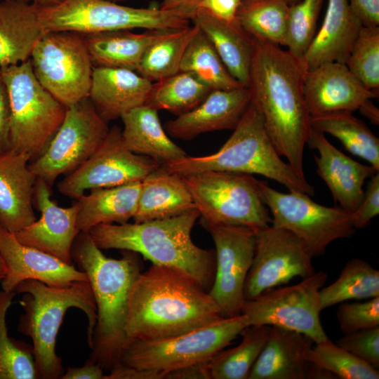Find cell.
Returning <instances> with one entry per match:
<instances>
[{
    "label": "cell",
    "mask_w": 379,
    "mask_h": 379,
    "mask_svg": "<svg viewBox=\"0 0 379 379\" xmlns=\"http://www.w3.org/2000/svg\"><path fill=\"white\" fill-rule=\"evenodd\" d=\"M303 93L311 116L359 110L378 93L366 88L345 64L326 62L306 70Z\"/></svg>",
    "instance_id": "cell-20"
},
{
    "label": "cell",
    "mask_w": 379,
    "mask_h": 379,
    "mask_svg": "<svg viewBox=\"0 0 379 379\" xmlns=\"http://www.w3.org/2000/svg\"><path fill=\"white\" fill-rule=\"evenodd\" d=\"M215 246V274L208 293L222 317L240 315L244 286L255 248V230L241 226L210 225Z\"/></svg>",
    "instance_id": "cell-17"
},
{
    "label": "cell",
    "mask_w": 379,
    "mask_h": 379,
    "mask_svg": "<svg viewBox=\"0 0 379 379\" xmlns=\"http://www.w3.org/2000/svg\"><path fill=\"white\" fill-rule=\"evenodd\" d=\"M379 213V173L371 176L362 201L351 213L354 229L366 227Z\"/></svg>",
    "instance_id": "cell-46"
},
{
    "label": "cell",
    "mask_w": 379,
    "mask_h": 379,
    "mask_svg": "<svg viewBox=\"0 0 379 379\" xmlns=\"http://www.w3.org/2000/svg\"><path fill=\"white\" fill-rule=\"evenodd\" d=\"M201 0H163L159 8L171 10L178 8L192 7L197 8Z\"/></svg>",
    "instance_id": "cell-53"
},
{
    "label": "cell",
    "mask_w": 379,
    "mask_h": 379,
    "mask_svg": "<svg viewBox=\"0 0 379 379\" xmlns=\"http://www.w3.org/2000/svg\"><path fill=\"white\" fill-rule=\"evenodd\" d=\"M305 70L279 45L253 38L248 88L277 153L302 178L303 155L310 130L304 93Z\"/></svg>",
    "instance_id": "cell-2"
},
{
    "label": "cell",
    "mask_w": 379,
    "mask_h": 379,
    "mask_svg": "<svg viewBox=\"0 0 379 379\" xmlns=\"http://www.w3.org/2000/svg\"><path fill=\"white\" fill-rule=\"evenodd\" d=\"M108 124L88 98L67 108L59 129L44 152L29 163L34 174L51 187L84 163L106 138Z\"/></svg>",
    "instance_id": "cell-14"
},
{
    "label": "cell",
    "mask_w": 379,
    "mask_h": 379,
    "mask_svg": "<svg viewBox=\"0 0 379 379\" xmlns=\"http://www.w3.org/2000/svg\"><path fill=\"white\" fill-rule=\"evenodd\" d=\"M119 259L108 258L89 232H80L72 248V257L91 284L97 319L88 361L109 371L120 364L128 340L125 326L131 288L142 272L139 254L122 251Z\"/></svg>",
    "instance_id": "cell-3"
},
{
    "label": "cell",
    "mask_w": 379,
    "mask_h": 379,
    "mask_svg": "<svg viewBox=\"0 0 379 379\" xmlns=\"http://www.w3.org/2000/svg\"><path fill=\"white\" fill-rule=\"evenodd\" d=\"M40 6L34 1H0V67L29 59L35 44L45 34Z\"/></svg>",
    "instance_id": "cell-27"
},
{
    "label": "cell",
    "mask_w": 379,
    "mask_h": 379,
    "mask_svg": "<svg viewBox=\"0 0 379 379\" xmlns=\"http://www.w3.org/2000/svg\"><path fill=\"white\" fill-rule=\"evenodd\" d=\"M221 318L208 291L194 277L178 268L152 265L131 288L125 331L129 343L157 340Z\"/></svg>",
    "instance_id": "cell-1"
},
{
    "label": "cell",
    "mask_w": 379,
    "mask_h": 379,
    "mask_svg": "<svg viewBox=\"0 0 379 379\" xmlns=\"http://www.w3.org/2000/svg\"><path fill=\"white\" fill-rule=\"evenodd\" d=\"M328 275L315 272L294 285L272 288L245 300L241 314L249 326L267 325L293 330L310 337L314 343L328 339L320 319L323 310L320 290Z\"/></svg>",
    "instance_id": "cell-13"
},
{
    "label": "cell",
    "mask_w": 379,
    "mask_h": 379,
    "mask_svg": "<svg viewBox=\"0 0 379 379\" xmlns=\"http://www.w3.org/2000/svg\"><path fill=\"white\" fill-rule=\"evenodd\" d=\"M362 114L367 117L371 121L375 124H378L379 122V110L374 105L371 100L366 102L359 109Z\"/></svg>",
    "instance_id": "cell-54"
},
{
    "label": "cell",
    "mask_w": 379,
    "mask_h": 379,
    "mask_svg": "<svg viewBox=\"0 0 379 379\" xmlns=\"http://www.w3.org/2000/svg\"><path fill=\"white\" fill-rule=\"evenodd\" d=\"M349 4L364 26H379V0H350Z\"/></svg>",
    "instance_id": "cell-50"
},
{
    "label": "cell",
    "mask_w": 379,
    "mask_h": 379,
    "mask_svg": "<svg viewBox=\"0 0 379 379\" xmlns=\"http://www.w3.org/2000/svg\"><path fill=\"white\" fill-rule=\"evenodd\" d=\"M241 0H201L197 8H203L213 16L227 22H234Z\"/></svg>",
    "instance_id": "cell-48"
},
{
    "label": "cell",
    "mask_w": 379,
    "mask_h": 379,
    "mask_svg": "<svg viewBox=\"0 0 379 379\" xmlns=\"http://www.w3.org/2000/svg\"><path fill=\"white\" fill-rule=\"evenodd\" d=\"M198 31L199 27L193 24L173 30L153 43L144 53L136 72L152 82L179 72L185 50Z\"/></svg>",
    "instance_id": "cell-38"
},
{
    "label": "cell",
    "mask_w": 379,
    "mask_h": 379,
    "mask_svg": "<svg viewBox=\"0 0 379 379\" xmlns=\"http://www.w3.org/2000/svg\"><path fill=\"white\" fill-rule=\"evenodd\" d=\"M288 7L286 0H241L235 22L254 39L284 46Z\"/></svg>",
    "instance_id": "cell-35"
},
{
    "label": "cell",
    "mask_w": 379,
    "mask_h": 379,
    "mask_svg": "<svg viewBox=\"0 0 379 379\" xmlns=\"http://www.w3.org/2000/svg\"><path fill=\"white\" fill-rule=\"evenodd\" d=\"M191 21L211 41L232 77L248 88L253 38L236 22L219 20L203 8L195 11Z\"/></svg>",
    "instance_id": "cell-29"
},
{
    "label": "cell",
    "mask_w": 379,
    "mask_h": 379,
    "mask_svg": "<svg viewBox=\"0 0 379 379\" xmlns=\"http://www.w3.org/2000/svg\"><path fill=\"white\" fill-rule=\"evenodd\" d=\"M11 117L9 93L0 69V153L10 149Z\"/></svg>",
    "instance_id": "cell-47"
},
{
    "label": "cell",
    "mask_w": 379,
    "mask_h": 379,
    "mask_svg": "<svg viewBox=\"0 0 379 379\" xmlns=\"http://www.w3.org/2000/svg\"><path fill=\"white\" fill-rule=\"evenodd\" d=\"M251 101L247 87L212 90L194 109L164 124L171 137L191 140L197 135L226 129H234Z\"/></svg>",
    "instance_id": "cell-21"
},
{
    "label": "cell",
    "mask_w": 379,
    "mask_h": 379,
    "mask_svg": "<svg viewBox=\"0 0 379 379\" xmlns=\"http://www.w3.org/2000/svg\"><path fill=\"white\" fill-rule=\"evenodd\" d=\"M207 361L197 363L168 372L166 379H211Z\"/></svg>",
    "instance_id": "cell-52"
},
{
    "label": "cell",
    "mask_w": 379,
    "mask_h": 379,
    "mask_svg": "<svg viewBox=\"0 0 379 379\" xmlns=\"http://www.w3.org/2000/svg\"><path fill=\"white\" fill-rule=\"evenodd\" d=\"M367 89L378 93L379 26H363L345 63Z\"/></svg>",
    "instance_id": "cell-42"
},
{
    "label": "cell",
    "mask_w": 379,
    "mask_h": 379,
    "mask_svg": "<svg viewBox=\"0 0 379 379\" xmlns=\"http://www.w3.org/2000/svg\"><path fill=\"white\" fill-rule=\"evenodd\" d=\"M248 326L246 317L241 314L222 317L177 336L132 341L124 350L120 364L167 373L208 361L230 345Z\"/></svg>",
    "instance_id": "cell-10"
},
{
    "label": "cell",
    "mask_w": 379,
    "mask_h": 379,
    "mask_svg": "<svg viewBox=\"0 0 379 379\" xmlns=\"http://www.w3.org/2000/svg\"><path fill=\"white\" fill-rule=\"evenodd\" d=\"M153 83L135 71L93 67L88 98L107 124L145 105Z\"/></svg>",
    "instance_id": "cell-24"
},
{
    "label": "cell",
    "mask_w": 379,
    "mask_h": 379,
    "mask_svg": "<svg viewBox=\"0 0 379 379\" xmlns=\"http://www.w3.org/2000/svg\"><path fill=\"white\" fill-rule=\"evenodd\" d=\"M211 91L190 73L180 71L153 83L145 105L178 116L197 107Z\"/></svg>",
    "instance_id": "cell-39"
},
{
    "label": "cell",
    "mask_w": 379,
    "mask_h": 379,
    "mask_svg": "<svg viewBox=\"0 0 379 379\" xmlns=\"http://www.w3.org/2000/svg\"><path fill=\"white\" fill-rule=\"evenodd\" d=\"M314 343L303 333L271 326L248 379H310L312 363L307 354Z\"/></svg>",
    "instance_id": "cell-26"
},
{
    "label": "cell",
    "mask_w": 379,
    "mask_h": 379,
    "mask_svg": "<svg viewBox=\"0 0 379 379\" xmlns=\"http://www.w3.org/2000/svg\"><path fill=\"white\" fill-rule=\"evenodd\" d=\"M14 291L23 294L19 303L24 313L19 318L18 331L32 339L38 378L60 379L65 370L55 352L56 338L69 309L75 307L86 314L89 347L92 342L97 312L89 281L55 287L36 280H26Z\"/></svg>",
    "instance_id": "cell-5"
},
{
    "label": "cell",
    "mask_w": 379,
    "mask_h": 379,
    "mask_svg": "<svg viewBox=\"0 0 379 379\" xmlns=\"http://www.w3.org/2000/svg\"><path fill=\"white\" fill-rule=\"evenodd\" d=\"M378 296L379 271L359 258L348 261L338 278L320 290L322 310L349 300Z\"/></svg>",
    "instance_id": "cell-37"
},
{
    "label": "cell",
    "mask_w": 379,
    "mask_h": 379,
    "mask_svg": "<svg viewBox=\"0 0 379 379\" xmlns=\"http://www.w3.org/2000/svg\"><path fill=\"white\" fill-rule=\"evenodd\" d=\"M258 187L272 213L271 225L293 233L312 257L323 255L331 242L354 233L351 213L340 206L319 204L299 192H280L265 181L259 180Z\"/></svg>",
    "instance_id": "cell-11"
},
{
    "label": "cell",
    "mask_w": 379,
    "mask_h": 379,
    "mask_svg": "<svg viewBox=\"0 0 379 379\" xmlns=\"http://www.w3.org/2000/svg\"><path fill=\"white\" fill-rule=\"evenodd\" d=\"M271 326L251 325L240 335L241 341L236 347L222 350L207 361L211 379H248L254 364L262 350Z\"/></svg>",
    "instance_id": "cell-34"
},
{
    "label": "cell",
    "mask_w": 379,
    "mask_h": 379,
    "mask_svg": "<svg viewBox=\"0 0 379 379\" xmlns=\"http://www.w3.org/2000/svg\"><path fill=\"white\" fill-rule=\"evenodd\" d=\"M175 29H118L83 34L93 67H111L136 72L147 49Z\"/></svg>",
    "instance_id": "cell-28"
},
{
    "label": "cell",
    "mask_w": 379,
    "mask_h": 379,
    "mask_svg": "<svg viewBox=\"0 0 379 379\" xmlns=\"http://www.w3.org/2000/svg\"><path fill=\"white\" fill-rule=\"evenodd\" d=\"M29 162L23 152L0 153V225L13 233L36 220L33 202L36 176Z\"/></svg>",
    "instance_id": "cell-23"
},
{
    "label": "cell",
    "mask_w": 379,
    "mask_h": 379,
    "mask_svg": "<svg viewBox=\"0 0 379 379\" xmlns=\"http://www.w3.org/2000/svg\"><path fill=\"white\" fill-rule=\"evenodd\" d=\"M160 166L156 160L128 149L123 143L121 129L113 126L95 152L66 175L57 187L63 195L77 199L86 190L142 182Z\"/></svg>",
    "instance_id": "cell-15"
},
{
    "label": "cell",
    "mask_w": 379,
    "mask_h": 379,
    "mask_svg": "<svg viewBox=\"0 0 379 379\" xmlns=\"http://www.w3.org/2000/svg\"><path fill=\"white\" fill-rule=\"evenodd\" d=\"M180 71L190 73L211 90L243 86L230 74L212 44L199 28L185 50Z\"/></svg>",
    "instance_id": "cell-36"
},
{
    "label": "cell",
    "mask_w": 379,
    "mask_h": 379,
    "mask_svg": "<svg viewBox=\"0 0 379 379\" xmlns=\"http://www.w3.org/2000/svg\"><path fill=\"white\" fill-rule=\"evenodd\" d=\"M307 143L319 152V156L314 157L317 171L327 185L335 201L352 213L363 199L366 179L379 171L353 160L335 147L324 133L312 128Z\"/></svg>",
    "instance_id": "cell-22"
},
{
    "label": "cell",
    "mask_w": 379,
    "mask_h": 379,
    "mask_svg": "<svg viewBox=\"0 0 379 379\" xmlns=\"http://www.w3.org/2000/svg\"><path fill=\"white\" fill-rule=\"evenodd\" d=\"M0 255L6 268L5 277L1 282L4 291H14L18 284L26 280H36L55 287L88 281L86 273L74 265L20 243L14 233L1 225Z\"/></svg>",
    "instance_id": "cell-19"
},
{
    "label": "cell",
    "mask_w": 379,
    "mask_h": 379,
    "mask_svg": "<svg viewBox=\"0 0 379 379\" xmlns=\"http://www.w3.org/2000/svg\"><path fill=\"white\" fill-rule=\"evenodd\" d=\"M363 26L348 0H328L321 27L299 60L303 69L326 62L345 64Z\"/></svg>",
    "instance_id": "cell-25"
},
{
    "label": "cell",
    "mask_w": 379,
    "mask_h": 379,
    "mask_svg": "<svg viewBox=\"0 0 379 379\" xmlns=\"http://www.w3.org/2000/svg\"><path fill=\"white\" fill-rule=\"evenodd\" d=\"M0 69L10 98V149L28 154L31 162L50 143L67 107L39 84L29 59Z\"/></svg>",
    "instance_id": "cell-8"
},
{
    "label": "cell",
    "mask_w": 379,
    "mask_h": 379,
    "mask_svg": "<svg viewBox=\"0 0 379 379\" xmlns=\"http://www.w3.org/2000/svg\"><path fill=\"white\" fill-rule=\"evenodd\" d=\"M312 255L293 233L269 225L255 230L253 262L244 286L245 300L253 299L296 277L314 274Z\"/></svg>",
    "instance_id": "cell-16"
},
{
    "label": "cell",
    "mask_w": 379,
    "mask_h": 379,
    "mask_svg": "<svg viewBox=\"0 0 379 379\" xmlns=\"http://www.w3.org/2000/svg\"><path fill=\"white\" fill-rule=\"evenodd\" d=\"M18 1H32L43 6H48V5H53V4L60 3L63 0H18Z\"/></svg>",
    "instance_id": "cell-55"
},
{
    "label": "cell",
    "mask_w": 379,
    "mask_h": 379,
    "mask_svg": "<svg viewBox=\"0 0 379 379\" xmlns=\"http://www.w3.org/2000/svg\"><path fill=\"white\" fill-rule=\"evenodd\" d=\"M104 375L99 364L86 361L81 367L69 366L60 379H103Z\"/></svg>",
    "instance_id": "cell-51"
},
{
    "label": "cell",
    "mask_w": 379,
    "mask_h": 379,
    "mask_svg": "<svg viewBox=\"0 0 379 379\" xmlns=\"http://www.w3.org/2000/svg\"><path fill=\"white\" fill-rule=\"evenodd\" d=\"M199 217V211L194 209L165 219L100 224L88 232L100 249L133 251L152 265L180 269L209 291L215 274V252L199 247L192 239Z\"/></svg>",
    "instance_id": "cell-4"
},
{
    "label": "cell",
    "mask_w": 379,
    "mask_h": 379,
    "mask_svg": "<svg viewBox=\"0 0 379 379\" xmlns=\"http://www.w3.org/2000/svg\"><path fill=\"white\" fill-rule=\"evenodd\" d=\"M141 182L111 187L95 188L78 199L77 225L88 232L100 224H124L133 218L138 206Z\"/></svg>",
    "instance_id": "cell-32"
},
{
    "label": "cell",
    "mask_w": 379,
    "mask_h": 379,
    "mask_svg": "<svg viewBox=\"0 0 379 379\" xmlns=\"http://www.w3.org/2000/svg\"><path fill=\"white\" fill-rule=\"evenodd\" d=\"M6 273V265L2 258L0 255V283L5 277Z\"/></svg>",
    "instance_id": "cell-56"
},
{
    "label": "cell",
    "mask_w": 379,
    "mask_h": 379,
    "mask_svg": "<svg viewBox=\"0 0 379 379\" xmlns=\"http://www.w3.org/2000/svg\"><path fill=\"white\" fill-rule=\"evenodd\" d=\"M335 344L374 368H378L379 326L344 334Z\"/></svg>",
    "instance_id": "cell-45"
},
{
    "label": "cell",
    "mask_w": 379,
    "mask_h": 379,
    "mask_svg": "<svg viewBox=\"0 0 379 379\" xmlns=\"http://www.w3.org/2000/svg\"><path fill=\"white\" fill-rule=\"evenodd\" d=\"M164 372L142 369L119 364L105 375L103 379H166Z\"/></svg>",
    "instance_id": "cell-49"
},
{
    "label": "cell",
    "mask_w": 379,
    "mask_h": 379,
    "mask_svg": "<svg viewBox=\"0 0 379 379\" xmlns=\"http://www.w3.org/2000/svg\"><path fill=\"white\" fill-rule=\"evenodd\" d=\"M197 209L181 175L161 166L141 182L135 222L169 218Z\"/></svg>",
    "instance_id": "cell-31"
},
{
    "label": "cell",
    "mask_w": 379,
    "mask_h": 379,
    "mask_svg": "<svg viewBox=\"0 0 379 379\" xmlns=\"http://www.w3.org/2000/svg\"><path fill=\"white\" fill-rule=\"evenodd\" d=\"M106 1L118 4L119 2H124V1H131V0H106Z\"/></svg>",
    "instance_id": "cell-57"
},
{
    "label": "cell",
    "mask_w": 379,
    "mask_h": 379,
    "mask_svg": "<svg viewBox=\"0 0 379 379\" xmlns=\"http://www.w3.org/2000/svg\"><path fill=\"white\" fill-rule=\"evenodd\" d=\"M307 360L343 379H378L379 372L329 338L314 343L307 354Z\"/></svg>",
    "instance_id": "cell-41"
},
{
    "label": "cell",
    "mask_w": 379,
    "mask_h": 379,
    "mask_svg": "<svg viewBox=\"0 0 379 379\" xmlns=\"http://www.w3.org/2000/svg\"><path fill=\"white\" fill-rule=\"evenodd\" d=\"M34 206L41 213L39 220L14 233L18 240L74 265L72 248L80 232L77 219L79 206L75 202L69 207H61L51 199V187L41 178L36 180Z\"/></svg>",
    "instance_id": "cell-18"
},
{
    "label": "cell",
    "mask_w": 379,
    "mask_h": 379,
    "mask_svg": "<svg viewBox=\"0 0 379 379\" xmlns=\"http://www.w3.org/2000/svg\"><path fill=\"white\" fill-rule=\"evenodd\" d=\"M161 167L180 175L211 171L258 174L279 182L289 192L314 194V189L306 179L281 159L252 100L233 133L218 152L206 156H186Z\"/></svg>",
    "instance_id": "cell-6"
},
{
    "label": "cell",
    "mask_w": 379,
    "mask_h": 379,
    "mask_svg": "<svg viewBox=\"0 0 379 379\" xmlns=\"http://www.w3.org/2000/svg\"><path fill=\"white\" fill-rule=\"evenodd\" d=\"M181 176L204 227L233 225L257 230L271 223L259 180L252 175L211 171Z\"/></svg>",
    "instance_id": "cell-9"
},
{
    "label": "cell",
    "mask_w": 379,
    "mask_h": 379,
    "mask_svg": "<svg viewBox=\"0 0 379 379\" xmlns=\"http://www.w3.org/2000/svg\"><path fill=\"white\" fill-rule=\"evenodd\" d=\"M324 0H302L288 7L284 46L300 60L315 34L317 22Z\"/></svg>",
    "instance_id": "cell-43"
},
{
    "label": "cell",
    "mask_w": 379,
    "mask_h": 379,
    "mask_svg": "<svg viewBox=\"0 0 379 379\" xmlns=\"http://www.w3.org/2000/svg\"><path fill=\"white\" fill-rule=\"evenodd\" d=\"M15 295L0 291V379H36L32 345L8 335L6 314Z\"/></svg>",
    "instance_id": "cell-40"
},
{
    "label": "cell",
    "mask_w": 379,
    "mask_h": 379,
    "mask_svg": "<svg viewBox=\"0 0 379 379\" xmlns=\"http://www.w3.org/2000/svg\"><path fill=\"white\" fill-rule=\"evenodd\" d=\"M29 60L39 84L67 108L88 98L93 65L83 34L45 32Z\"/></svg>",
    "instance_id": "cell-12"
},
{
    "label": "cell",
    "mask_w": 379,
    "mask_h": 379,
    "mask_svg": "<svg viewBox=\"0 0 379 379\" xmlns=\"http://www.w3.org/2000/svg\"><path fill=\"white\" fill-rule=\"evenodd\" d=\"M336 317L344 334L379 326V296L364 302H341Z\"/></svg>",
    "instance_id": "cell-44"
},
{
    "label": "cell",
    "mask_w": 379,
    "mask_h": 379,
    "mask_svg": "<svg viewBox=\"0 0 379 379\" xmlns=\"http://www.w3.org/2000/svg\"><path fill=\"white\" fill-rule=\"evenodd\" d=\"M311 127L338 138L351 154L379 171V140L361 121L347 111L310 117Z\"/></svg>",
    "instance_id": "cell-33"
},
{
    "label": "cell",
    "mask_w": 379,
    "mask_h": 379,
    "mask_svg": "<svg viewBox=\"0 0 379 379\" xmlns=\"http://www.w3.org/2000/svg\"><path fill=\"white\" fill-rule=\"evenodd\" d=\"M121 119L124 124L123 143L130 151L149 157L161 166L187 156L168 137L161 124L157 109L143 105L124 113Z\"/></svg>",
    "instance_id": "cell-30"
},
{
    "label": "cell",
    "mask_w": 379,
    "mask_h": 379,
    "mask_svg": "<svg viewBox=\"0 0 379 379\" xmlns=\"http://www.w3.org/2000/svg\"><path fill=\"white\" fill-rule=\"evenodd\" d=\"M300 0H286V1L290 4H295L297 1L298 2Z\"/></svg>",
    "instance_id": "cell-58"
},
{
    "label": "cell",
    "mask_w": 379,
    "mask_h": 379,
    "mask_svg": "<svg viewBox=\"0 0 379 379\" xmlns=\"http://www.w3.org/2000/svg\"><path fill=\"white\" fill-rule=\"evenodd\" d=\"M197 8H140L106 0H63L40 6L39 18L47 32L91 34L118 29H180L190 25Z\"/></svg>",
    "instance_id": "cell-7"
}]
</instances>
